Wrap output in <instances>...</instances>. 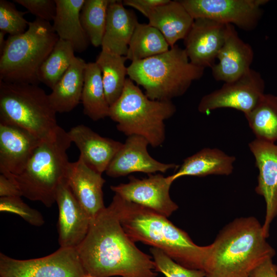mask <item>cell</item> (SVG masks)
Instances as JSON below:
<instances>
[{
	"label": "cell",
	"mask_w": 277,
	"mask_h": 277,
	"mask_svg": "<svg viewBox=\"0 0 277 277\" xmlns=\"http://www.w3.org/2000/svg\"><path fill=\"white\" fill-rule=\"evenodd\" d=\"M56 114L48 94L38 85L0 80V122L24 128L45 140L59 127Z\"/></svg>",
	"instance_id": "ba28073f"
},
{
	"label": "cell",
	"mask_w": 277,
	"mask_h": 277,
	"mask_svg": "<svg viewBox=\"0 0 277 277\" xmlns=\"http://www.w3.org/2000/svg\"><path fill=\"white\" fill-rule=\"evenodd\" d=\"M248 277H277V265L268 258L256 266Z\"/></svg>",
	"instance_id": "8d00e7d4"
},
{
	"label": "cell",
	"mask_w": 277,
	"mask_h": 277,
	"mask_svg": "<svg viewBox=\"0 0 277 277\" xmlns=\"http://www.w3.org/2000/svg\"><path fill=\"white\" fill-rule=\"evenodd\" d=\"M254 58L251 46L239 36L234 26L227 25L225 41L211 68L213 77L224 83L235 80L250 69Z\"/></svg>",
	"instance_id": "ac0fdd59"
},
{
	"label": "cell",
	"mask_w": 277,
	"mask_h": 277,
	"mask_svg": "<svg viewBox=\"0 0 277 277\" xmlns=\"http://www.w3.org/2000/svg\"><path fill=\"white\" fill-rule=\"evenodd\" d=\"M86 273L96 277H156L152 257L140 250L123 228L112 203L91 219L76 248Z\"/></svg>",
	"instance_id": "6da1fadb"
},
{
	"label": "cell",
	"mask_w": 277,
	"mask_h": 277,
	"mask_svg": "<svg viewBox=\"0 0 277 277\" xmlns=\"http://www.w3.org/2000/svg\"><path fill=\"white\" fill-rule=\"evenodd\" d=\"M111 203L123 228L133 242L160 249L185 267L204 270L209 245L195 244L187 232L167 217L117 194H115Z\"/></svg>",
	"instance_id": "7a4b0ae2"
},
{
	"label": "cell",
	"mask_w": 277,
	"mask_h": 277,
	"mask_svg": "<svg viewBox=\"0 0 277 277\" xmlns=\"http://www.w3.org/2000/svg\"><path fill=\"white\" fill-rule=\"evenodd\" d=\"M205 69L192 64L184 49L175 45L167 51L131 62L128 75L145 90L150 99L171 101L184 94L192 82L200 79Z\"/></svg>",
	"instance_id": "277c9868"
},
{
	"label": "cell",
	"mask_w": 277,
	"mask_h": 277,
	"mask_svg": "<svg viewBox=\"0 0 277 277\" xmlns=\"http://www.w3.org/2000/svg\"><path fill=\"white\" fill-rule=\"evenodd\" d=\"M176 111L171 101L150 99L128 78L121 96L110 107L109 117L117 123L119 131L127 136H142L155 148L166 138L165 121Z\"/></svg>",
	"instance_id": "52a82bcc"
},
{
	"label": "cell",
	"mask_w": 277,
	"mask_h": 277,
	"mask_svg": "<svg viewBox=\"0 0 277 277\" xmlns=\"http://www.w3.org/2000/svg\"><path fill=\"white\" fill-rule=\"evenodd\" d=\"M266 239L262 225L255 217L231 221L209 245L205 277H248L259 264L275 255Z\"/></svg>",
	"instance_id": "3957f363"
},
{
	"label": "cell",
	"mask_w": 277,
	"mask_h": 277,
	"mask_svg": "<svg viewBox=\"0 0 277 277\" xmlns=\"http://www.w3.org/2000/svg\"><path fill=\"white\" fill-rule=\"evenodd\" d=\"M227 25L205 18L195 19L184 39L185 50L193 65L211 68L225 41Z\"/></svg>",
	"instance_id": "5bb4252c"
},
{
	"label": "cell",
	"mask_w": 277,
	"mask_h": 277,
	"mask_svg": "<svg viewBox=\"0 0 277 277\" xmlns=\"http://www.w3.org/2000/svg\"><path fill=\"white\" fill-rule=\"evenodd\" d=\"M235 157L217 148H205L186 158L179 170L168 176L173 183L184 176L228 175L233 170Z\"/></svg>",
	"instance_id": "7402d4cb"
},
{
	"label": "cell",
	"mask_w": 277,
	"mask_h": 277,
	"mask_svg": "<svg viewBox=\"0 0 277 277\" xmlns=\"http://www.w3.org/2000/svg\"><path fill=\"white\" fill-rule=\"evenodd\" d=\"M150 252L154 263L155 272L166 277H205L204 270L189 269L175 262L163 251L151 247Z\"/></svg>",
	"instance_id": "1f68e13d"
},
{
	"label": "cell",
	"mask_w": 277,
	"mask_h": 277,
	"mask_svg": "<svg viewBox=\"0 0 277 277\" xmlns=\"http://www.w3.org/2000/svg\"><path fill=\"white\" fill-rule=\"evenodd\" d=\"M42 141L24 128L0 122L1 174H19Z\"/></svg>",
	"instance_id": "e0dca14e"
},
{
	"label": "cell",
	"mask_w": 277,
	"mask_h": 277,
	"mask_svg": "<svg viewBox=\"0 0 277 277\" xmlns=\"http://www.w3.org/2000/svg\"><path fill=\"white\" fill-rule=\"evenodd\" d=\"M245 116L256 139L271 143L277 141V96L265 93Z\"/></svg>",
	"instance_id": "83f0119b"
},
{
	"label": "cell",
	"mask_w": 277,
	"mask_h": 277,
	"mask_svg": "<svg viewBox=\"0 0 277 277\" xmlns=\"http://www.w3.org/2000/svg\"><path fill=\"white\" fill-rule=\"evenodd\" d=\"M169 0H124L123 4L135 8L146 17L157 6L168 3Z\"/></svg>",
	"instance_id": "d590c367"
},
{
	"label": "cell",
	"mask_w": 277,
	"mask_h": 277,
	"mask_svg": "<svg viewBox=\"0 0 277 277\" xmlns=\"http://www.w3.org/2000/svg\"><path fill=\"white\" fill-rule=\"evenodd\" d=\"M58 39L52 25L37 18L24 33L9 35L0 54V80L38 85L40 67Z\"/></svg>",
	"instance_id": "8992f818"
},
{
	"label": "cell",
	"mask_w": 277,
	"mask_h": 277,
	"mask_svg": "<svg viewBox=\"0 0 277 277\" xmlns=\"http://www.w3.org/2000/svg\"><path fill=\"white\" fill-rule=\"evenodd\" d=\"M194 19L205 18L250 31L262 15L261 6L266 0H181Z\"/></svg>",
	"instance_id": "30bf717a"
},
{
	"label": "cell",
	"mask_w": 277,
	"mask_h": 277,
	"mask_svg": "<svg viewBox=\"0 0 277 277\" xmlns=\"http://www.w3.org/2000/svg\"><path fill=\"white\" fill-rule=\"evenodd\" d=\"M14 2L26 8L37 18L50 22L55 17V0H14Z\"/></svg>",
	"instance_id": "e575fe53"
},
{
	"label": "cell",
	"mask_w": 277,
	"mask_h": 277,
	"mask_svg": "<svg viewBox=\"0 0 277 277\" xmlns=\"http://www.w3.org/2000/svg\"><path fill=\"white\" fill-rule=\"evenodd\" d=\"M83 277H96L90 274L86 273Z\"/></svg>",
	"instance_id": "ab89813d"
},
{
	"label": "cell",
	"mask_w": 277,
	"mask_h": 277,
	"mask_svg": "<svg viewBox=\"0 0 277 277\" xmlns=\"http://www.w3.org/2000/svg\"><path fill=\"white\" fill-rule=\"evenodd\" d=\"M0 211L17 214L34 226H41L45 223L42 214L24 202L21 196L1 197Z\"/></svg>",
	"instance_id": "836d02e7"
},
{
	"label": "cell",
	"mask_w": 277,
	"mask_h": 277,
	"mask_svg": "<svg viewBox=\"0 0 277 277\" xmlns=\"http://www.w3.org/2000/svg\"><path fill=\"white\" fill-rule=\"evenodd\" d=\"M28 11L18 10L13 3L6 0L0 1V30L14 36L24 33L28 28L24 15Z\"/></svg>",
	"instance_id": "d6a6232c"
},
{
	"label": "cell",
	"mask_w": 277,
	"mask_h": 277,
	"mask_svg": "<svg viewBox=\"0 0 277 277\" xmlns=\"http://www.w3.org/2000/svg\"><path fill=\"white\" fill-rule=\"evenodd\" d=\"M110 0H85L80 19L90 43L101 46L105 33L107 9Z\"/></svg>",
	"instance_id": "4dcf8cb0"
},
{
	"label": "cell",
	"mask_w": 277,
	"mask_h": 277,
	"mask_svg": "<svg viewBox=\"0 0 277 277\" xmlns=\"http://www.w3.org/2000/svg\"><path fill=\"white\" fill-rule=\"evenodd\" d=\"M76 248L60 247L44 257L17 260L0 253L1 277H83Z\"/></svg>",
	"instance_id": "9c48e42d"
},
{
	"label": "cell",
	"mask_w": 277,
	"mask_h": 277,
	"mask_svg": "<svg viewBox=\"0 0 277 277\" xmlns=\"http://www.w3.org/2000/svg\"><path fill=\"white\" fill-rule=\"evenodd\" d=\"M168 42L162 33L149 24L138 23L130 41L127 54L132 62L167 51Z\"/></svg>",
	"instance_id": "f1b7e54d"
},
{
	"label": "cell",
	"mask_w": 277,
	"mask_h": 277,
	"mask_svg": "<svg viewBox=\"0 0 277 277\" xmlns=\"http://www.w3.org/2000/svg\"><path fill=\"white\" fill-rule=\"evenodd\" d=\"M124 6L122 1H110L101 45L102 50L121 56L126 55L130 41L138 23L135 13Z\"/></svg>",
	"instance_id": "44dd1931"
},
{
	"label": "cell",
	"mask_w": 277,
	"mask_h": 277,
	"mask_svg": "<svg viewBox=\"0 0 277 277\" xmlns=\"http://www.w3.org/2000/svg\"><path fill=\"white\" fill-rule=\"evenodd\" d=\"M55 202L58 209L60 247L76 248L87 235L91 219L74 196L66 179L58 187Z\"/></svg>",
	"instance_id": "2e32d148"
},
{
	"label": "cell",
	"mask_w": 277,
	"mask_h": 277,
	"mask_svg": "<svg viewBox=\"0 0 277 277\" xmlns=\"http://www.w3.org/2000/svg\"><path fill=\"white\" fill-rule=\"evenodd\" d=\"M68 133L79 149L80 156L89 167L101 174L106 171L123 144L103 137L84 125L73 127Z\"/></svg>",
	"instance_id": "ffe728a7"
},
{
	"label": "cell",
	"mask_w": 277,
	"mask_h": 277,
	"mask_svg": "<svg viewBox=\"0 0 277 277\" xmlns=\"http://www.w3.org/2000/svg\"><path fill=\"white\" fill-rule=\"evenodd\" d=\"M74 52L70 43L59 38L40 67L38 72L40 83L52 90L71 66L76 57Z\"/></svg>",
	"instance_id": "f546056e"
},
{
	"label": "cell",
	"mask_w": 277,
	"mask_h": 277,
	"mask_svg": "<svg viewBox=\"0 0 277 277\" xmlns=\"http://www.w3.org/2000/svg\"><path fill=\"white\" fill-rule=\"evenodd\" d=\"M149 24L159 30L170 47L184 39L194 22L179 1H170L155 8L148 16Z\"/></svg>",
	"instance_id": "603a6c76"
},
{
	"label": "cell",
	"mask_w": 277,
	"mask_h": 277,
	"mask_svg": "<svg viewBox=\"0 0 277 277\" xmlns=\"http://www.w3.org/2000/svg\"><path fill=\"white\" fill-rule=\"evenodd\" d=\"M87 63L75 57L71 66L48 94L50 102L57 112H69L81 101Z\"/></svg>",
	"instance_id": "d4e9b609"
},
{
	"label": "cell",
	"mask_w": 277,
	"mask_h": 277,
	"mask_svg": "<svg viewBox=\"0 0 277 277\" xmlns=\"http://www.w3.org/2000/svg\"><path fill=\"white\" fill-rule=\"evenodd\" d=\"M249 149L258 169L255 192L266 203V214L263 230L267 238L270 225L277 216V145L255 139L249 143Z\"/></svg>",
	"instance_id": "4fadbf2b"
},
{
	"label": "cell",
	"mask_w": 277,
	"mask_h": 277,
	"mask_svg": "<svg viewBox=\"0 0 277 277\" xmlns=\"http://www.w3.org/2000/svg\"><path fill=\"white\" fill-rule=\"evenodd\" d=\"M71 143L68 132L59 126L53 136L42 141L19 174L6 176L15 181L23 196L51 207L66 179L70 163L67 151Z\"/></svg>",
	"instance_id": "5b68a950"
},
{
	"label": "cell",
	"mask_w": 277,
	"mask_h": 277,
	"mask_svg": "<svg viewBox=\"0 0 277 277\" xmlns=\"http://www.w3.org/2000/svg\"><path fill=\"white\" fill-rule=\"evenodd\" d=\"M81 102L84 113L94 121L109 116L110 106L106 99L101 70L95 62L87 63Z\"/></svg>",
	"instance_id": "484cf974"
},
{
	"label": "cell",
	"mask_w": 277,
	"mask_h": 277,
	"mask_svg": "<svg viewBox=\"0 0 277 277\" xmlns=\"http://www.w3.org/2000/svg\"><path fill=\"white\" fill-rule=\"evenodd\" d=\"M172 184L168 176L150 174L141 179L130 176L128 183L111 186L110 188L123 199L168 217L179 207L170 196Z\"/></svg>",
	"instance_id": "7c38bea8"
},
{
	"label": "cell",
	"mask_w": 277,
	"mask_h": 277,
	"mask_svg": "<svg viewBox=\"0 0 277 277\" xmlns=\"http://www.w3.org/2000/svg\"><path fill=\"white\" fill-rule=\"evenodd\" d=\"M11 196H22L20 189L12 178L1 174L0 197Z\"/></svg>",
	"instance_id": "74e56055"
},
{
	"label": "cell",
	"mask_w": 277,
	"mask_h": 277,
	"mask_svg": "<svg viewBox=\"0 0 277 277\" xmlns=\"http://www.w3.org/2000/svg\"><path fill=\"white\" fill-rule=\"evenodd\" d=\"M261 74L251 68L239 78L224 83L220 88L202 97L197 109L206 114L217 109L229 108L245 115L255 107L265 94Z\"/></svg>",
	"instance_id": "8fae6325"
},
{
	"label": "cell",
	"mask_w": 277,
	"mask_h": 277,
	"mask_svg": "<svg viewBox=\"0 0 277 277\" xmlns=\"http://www.w3.org/2000/svg\"><path fill=\"white\" fill-rule=\"evenodd\" d=\"M6 33L0 30V54L2 53L6 45V39H5V35Z\"/></svg>",
	"instance_id": "f35d334b"
},
{
	"label": "cell",
	"mask_w": 277,
	"mask_h": 277,
	"mask_svg": "<svg viewBox=\"0 0 277 277\" xmlns=\"http://www.w3.org/2000/svg\"><path fill=\"white\" fill-rule=\"evenodd\" d=\"M149 145L144 137L133 135L128 136L109 165L106 173L109 176L118 177L133 172L148 174L157 172L165 173L179 166L174 163H164L152 157L148 153Z\"/></svg>",
	"instance_id": "9a60e30c"
},
{
	"label": "cell",
	"mask_w": 277,
	"mask_h": 277,
	"mask_svg": "<svg viewBox=\"0 0 277 277\" xmlns=\"http://www.w3.org/2000/svg\"><path fill=\"white\" fill-rule=\"evenodd\" d=\"M126 56L114 54L101 50L95 63L101 73L105 93L110 107L121 96L128 75Z\"/></svg>",
	"instance_id": "4316f807"
},
{
	"label": "cell",
	"mask_w": 277,
	"mask_h": 277,
	"mask_svg": "<svg viewBox=\"0 0 277 277\" xmlns=\"http://www.w3.org/2000/svg\"><path fill=\"white\" fill-rule=\"evenodd\" d=\"M85 1L55 0L56 13L52 24L59 38L70 43L78 53L85 51L90 43L80 19Z\"/></svg>",
	"instance_id": "cb8c5ba5"
},
{
	"label": "cell",
	"mask_w": 277,
	"mask_h": 277,
	"mask_svg": "<svg viewBox=\"0 0 277 277\" xmlns=\"http://www.w3.org/2000/svg\"><path fill=\"white\" fill-rule=\"evenodd\" d=\"M66 180L74 196L91 219L106 207L102 190L106 181L102 174L89 167L81 156L76 162L69 163Z\"/></svg>",
	"instance_id": "d6986e66"
}]
</instances>
